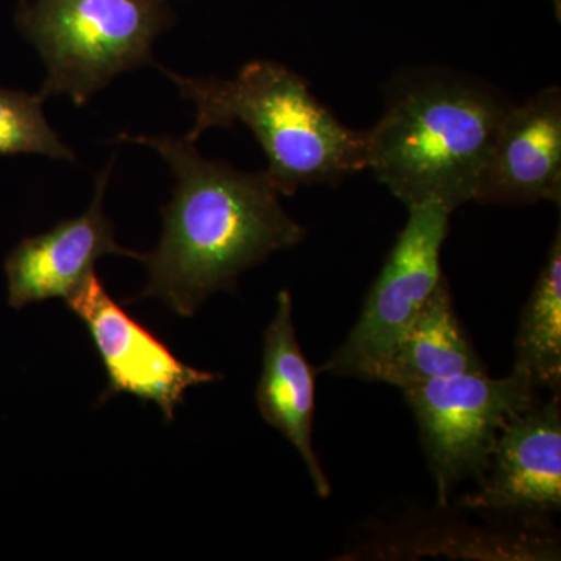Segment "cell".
<instances>
[{
    "mask_svg": "<svg viewBox=\"0 0 561 561\" xmlns=\"http://www.w3.org/2000/svg\"><path fill=\"white\" fill-rule=\"evenodd\" d=\"M119 140L157 150L176 181L172 202L161 209V241L144 254L149 283L136 300L160 298L173 312L192 317L210 295L234 290L243 272L305 239V227L280 205L283 195L267 172L206 160L186 136Z\"/></svg>",
    "mask_w": 561,
    "mask_h": 561,
    "instance_id": "6da1fadb",
    "label": "cell"
},
{
    "mask_svg": "<svg viewBox=\"0 0 561 561\" xmlns=\"http://www.w3.org/2000/svg\"><path fill=\"white\" fill-rule=\"evenodd\" d=\"M508 102L478 79L443 69L404 77L367 131V169L409 206L453 213L474 201Z\"/></svg>",
    "mask_w": 561,
    "mask_h": 561,
    "instance_id": "7a4b0ae2",
    "label": "cell"
},
{
    "mask_svg": "<svg viewBox=\"0 0 561 561\" xmlns=\"http://www.w3.org/2000/svg\"><path fill=\"white\" fill-rule=\"evenodd\" d=\"M195 108L186 138L242 124L267 158L280 195L305 186H335L367 169V131L343 124L313 95L308 81L272 60L243 65L232 79L184 77L162 68Z\"/></svg>",
    "mask_w": 561,
    "mask_h": 561,
    "instance_id": "3957f363",
    "label": "cell"
},
{
    "mask_svg": "<svg viewBox=\"0 0 561 561\" xmlns=\"http://www.w3.org/2000/svg\"><path fill=\"white\" fill-rule=\"evenodd\" d=\"M173 20L169 0H21L14 18L46 65L39 94H66L77 106L153 65L151 47Z\"/></svg>",
    "mask_w": 561,
    "mask_h": 561,
    "instance_id": "277c9868",
    "label": "cell"
},
{
    "mask_svg": "<svg viewBox=\"0 0 561 561\" xmlns=\"http://www.w3.org/2000/svg\"><path fill=\"white\" fill-rule=\"evenodd\" d=\"M401 391L419 423L440 507L465 479L485 474L502 430L540 401L537 387L515 370L501 379L449 376Z\"/></svg>",
    "mask_w": 561,
    "mask_h": 561,
    "instance_id": "5b68a950",
    "label": "cell"
},
{
    "mask_svg": "<svg viewBox=\"0 0 561 561\" xmlns=\"http://www.w3.org/2000/svg\"><path fill=\"white\" fill-rule=\"evenodd\" d=\"M408 210V221L368 291L359 320L321 370L375 381L382 362L445 278L442 253L453 210L434 202Z\"/></svg>",
    "mask_w": 561,
    "mask_h": 561,
    "instance_id": "8992f818",
    "label": "cell"
},
{
    "mask_svg": "<svg viewBox=\"0 0 561 561\" xmlns=\"http://www.w3.org/2000/svg\"><path fill=\"white\" fill-rule=\"evenodd\" d=\"M66 302L87 324L108 375V387L101 402L114 394H133L154 402L165 420L173 421L191 387L220 379L216 373L183 364L164 342L110 297L95 272L87 276Z\"/></svg>",
    "mask_w": 561,
    "mask_h": 561,
    "instance_id": "52a82bcc",
    "label": "cell"
},
{
    "mask_svg": "<svg viewBox=\"0 0 561 561\" xmlns=\"http://www.w3.org/2000/svg\"><path fill=\"white\" fill-rule=\"evenodd\" d=\"M468 511L545 515L561 508V401L552 393L508 421L485 474L460 502Z\"/></svg>",
    "mask_w": 561,
    "mask_h": 561,
    "instance_id": "ba28073f",
    "label": "cell"
},
{
    "mask_svg": "<svg viewBox=\"0 0 561 561\" xmlns=\"http://www.w3.org/2000/svg\"><path fill=\"white\" fill-rule=\"evenodd\" d=\"M479 205L561 203V90L548 87L511 103L474 192Z\"/></svg>",
    "mask_w": 561,
    "mask_h": 561,
    "instance_id": "9c48e42d",
    "label": "cell"
},
{
    "mask_svg": "<svg viewBox=\"0 0 561 561\" xmlns=\"http://www.w3.org/2000/svg\"><path fill=\"white\" fill-rule=\"evenodd\" d=\"M113 165L99 175L92 205L87 213L62 220L51 230L25 238L5 261L9 305L22 309L50 298H68L94 272L106 254L142 261L144 254L124 249L114 238V227L103 213V197Z\"/></svg>",
    "mask_w": 561,
    "mask_h": 561,
    "instance_id": "30bf717a",
    "label": "cell"
},
{
    "mask_svg": "<svg viewBox=\"0 0 561 561\" xmlns=\"http://www.w3.org/2000/svg\"><path fill=\"white\" fill-rule=\"evenodd\" d=\"M256 404L262 419L300 454L317 494L330 497L331 483L312 446L316 370L302 354L295 330L294 302L286 289L279 291L275 317L265 330Z\"/></svg>",
    "mask_w": 561,
    "mask_h": 561,
    "instance_id": "8fae6325",
    "label": "cell"
},
{
    "mask_svg": "<svg viewBox=\"0 0 561 561\" xmlns=\"http://www.w3.org/2000/svg\"><path fill=\"white\" fill-rule=\"evenodd\" d=\"M471 373H486V367L461 327L448 280L443 278L404 337L382 362L375 382L402 390Z\"/></svg>",
    "mask_w": 561,
    "mask_h": 561,
    "instance_id": "7c38bea8",
    "label": "cell"
},
{
    "mask_svg": "<svg viewBox=\"0 0 561 561\" xmlns=\"http://www.w3.org/2000/svg\"><path fill=\"white\" fill-rule=\"evenodd\" d=\"M538 390L561 389V231L557 230L519 320L515 365Z\"/></svg>",
    "mask_w": 561,
    "mask_h": 561,
    "instance_id": "4fadbf2b",
    "label": "cell"
},
{
    "mask_svg": "<svg viewBox=\"0 0 561 561\" xmlns=\"http://www.w3.org/2000/svg\"><path fill=\"white\" fill-rule=\"evenodd\" d=\"M39 94L0 90V157L44 154L54 160H76V154L54 131Z\"/></svg>",
    "mask_w": 561,
    "mask_h": 561,
    "instance_id": "5bb4252c",
    "label": "cell"
}]
</instances>
